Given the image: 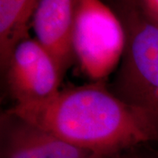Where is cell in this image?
<instances>
[{
    "mask_svg": "<svg viewBox=\"0 0 158 158\" xmlns=\"http://www.w3.org/2000/svg\"><path fill=\"white\" fill-rule=\"evenodd\" d=\"M72 48L91 82H107L122 59L127 34L120 18L102 0H73Z\"/></svg>",
    "mask_w": 158,
    "mask_h": 158,
    "instance_id": "obj_3",
    "label": "cell"
},
{
    "mask_svg": "<svg viewBox=\"0 0 158 158\" xmlns=\"http://www.w3.org/2000/svg\"><path fill=\"white\" fill-rule=\"evenodd\" d=\"M38 0H0V66L4 71L27 30Z\"/></svg>",
    "mask_w": 158,
    "mask_h": 158,
    "instance_id": "obj_7",
    "label": "cell"
},
{
    "mask_svg": "<svg viewBox=\"0 0 158 158\" xmlns=\"http://www.w3.org/2000/svg\"><path fill=\"white\" fill-rule=\"evenodd\" d=\"M124 54L108 84L113 93L147 126L158 141V27L134 2L125 6Z\"/></svg>",
    "mask_w": 158,
    "mask_h": 158,
    "instance_id": "obj_2",
    "label": "cell"
},
{
    "mask_svg": "<svg viewBox=\"0 0 158 158\" xmlns=\"http://www.w3.org/2000/svg\"><path fill=\"white\" fill-rule=\"evenodd\" d=\"M3 72L15 104L41 101L53 96L61 90L63 79L48 51L29 37L18 44Z\"/></svg>",
    "mask_w": 158,
    "mask_h": 158,
    "instance_id": "obj_4",
    "label": "cell"
},
{
    "mask_svg": "<svg viewBox=\"0 0 158 158\" xmlns=\"http://www.w3.org/2000/svg\"><path fill=\"white\" fill-rule=\"evenodd\" d=\"M1 158H104L64 141L11 113L0 117Z\"/></svg>",
    "mask_w": 158,
    "mask_h": 158,
    "instance_id": "obj_5",
    "label": "cell"
},
{
    "mask_svg": "<svg viewBox=\"0 0 158 158\" xmlns=\"http://www.w3.org/2000/svg\"><path fill=\"white\" fill-rule=\"evenodd\" d=\"M9 110L75 146L105 156L154 141L147 126L113 94L107 82L65 88Z\"/></svg>",
    "mask_w": 158,
    "mask_h": 158,
    "instance_id": "obj_1",
    "label": "cell"
},
{
    "mask_svg": "<svg viewBox=\"0 0 158 158\" xmlns=\"http://www.w3.org/2000/svg\"><path fill=\"white\" fill-rule=\"evenodd\" d=\"M73 0H38L31 25L35 38L53 58L62 78L76 62L72 48Z\"/></svg>",
    "mask_w": 158,
    "mask_h": 158,
    "instance_id": "obj_6",
    "label": "cell"
},
{
    "mask_svg": "<svg viewBox=\"0 0 158 158\" xmlns=\"http://www.w3.org/2000/svg\"><path fill=\"white\" fill-rule=\"evenodd\" d=\"M140 145L126 148V149H123L121 151H118L117 153L106 156L104 158H154L151 156L147 155V154H143V153L137 151V148Z\"/></svg>",
    "mask_w": 158,
    "mask_h": 158,
    "instance_id": "obj_9",
    "label": "cell"
},
{
    "mask_svg": "<svg viewBox=\"0 0 158 158\" xmlns=\"http://www.w3.org/2000/svg\"><path fill=\"white\" fill-rule=\"evenodd\" d=\"M134 3L146 19L158 27V0H135Z\"/></svg>",
    "mask_w": 158,
    "mask_h": 158,
    "instance_id": "obj_8",
    "label": "cell"
}]
</instances>
